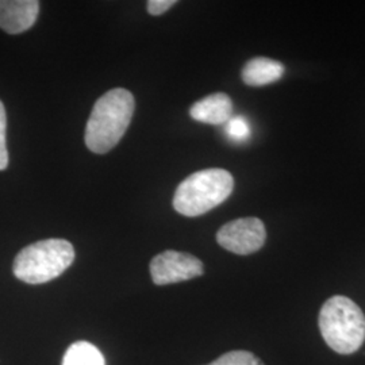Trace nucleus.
<instances>
[{"label":"nucleus","instance_id":"nucleus-6","mask_svg":"<svg viewBox=\"0 0 365 365\" xmlns=\"http://www.w3.org/2000/svg\"><path fill=\"white\" fill-rule=\"evenodd\" d=\"M203 262L195 256L176 250H167L150 261L152 280L157 286L187 282L202 276Z\"/></svg>","mask_w":365,"mask_h":365},{"label":"nucleus","instance_id":"nucleus-9","mask_svg":"<svg viewBox=\"0 0 365 365\" xmlns=\"http://www.w3.org/2000/svg\"><path fill=\"white\" fill-rule=\"evenodd\" d=\"M283 75L284 66L282 63L272 58L256 57L245 64L241 76L245 84L252 87H261L280 80Z\"/></svg>","mask_w":365,"mask_h":365},{"label":"nucleus","instance_id":"nucleus-13","mask_svg":"<svg viewBox=\"0 0 365 365\" xmlns=\"http://www.w3.org/2000/svg\"><path fill=\"white\" fill-rule=\"evenodd\" d=\"M6 129H7V117L6 108L0 101V170H4L9 167V152L6 143Z\"/></svg>","mask_w":365,"mask_h":365},{"label":"nucleus","instance_id":"nucleus-3","mask_svg":"<svg viewBox=\"0 0 365 365\" xmlns=\"http://www.w3.org/2000/svg\"><path fill=\"white\" fill-rule=\"evenodd\" d=\"M235 179L221 168L199 170L184 179L173 196V207L185 217H199L232 195Z\"/></svg>","mask_w":365,"mask_h":365},{"label":"nucleus","instance_id":"nucleus-5","mask_svg":"<svg viewBox=\"0 0 365 365\" xmlns=\"http://www.w3.org/2000/svg\"><path fill=\"white\" fill-rule=\"evenodd\" d=\"M265 226L259 218H241L223 225L217 233L222 248L241 256L252 255L265 244Z\"/></svg>","mask_w":365,"mask_h":365},{"label":"nucleus","instance_id":"nucleus-11","mask_svg":"<svg viewBox=\"0 0 365 365\" xmlns=\"http://www.w3.org/2000/svg\"><path fill=\"white\" fill-rule=\"evenodd\" d=\"M210 365H264L259 357L247 351L225 353Z\"/></svg>","mask_w":365,"mask_h":365},{"label":"nucleus","instance_id":"nucleus-14","mask_svg":"<svg viewBox=\"0 0 365 365\" xmlns=\"http://www.w3.org/2000/svg\"><path fill=\"white\" fill-rule=\"evenodd\" d=\"M175 4H176L175 0H149L148 1V13L158 16V15L167 13Z\"/></svg>","mask_w":365,"mask_h":365},{"label":"nucleus","instance_id":"nucleus-2","mask_svg":"<svg viewBox=\"0 0 365 365\" xmlns=\"http://www.w3.org/2000/svg\"><path fill=\"white\" fill-rule=\"evenodd\" d=\"M318 324L325 342L339 354L354 353L364 342V313L346 297L327 299L319 312Z\"/></svg>","mask_w":365,"mask_h":365},{"label":"nucleus","instance_id":"nucleus-7","mask_svg":"<svg viewBox=\"0 0 365 365\" xmlns=\"http://www.w3.org/2000/svg\"><path fill=\"white\" fill-rule=\"evenodd\" d=\"M37 0H0V27L9 34L29 30L37 21Z\"/></svg>","mask_w":365,"mask_h":365},{"label":"nucleus","instance_id":"nucleus-8","mask_svg":"<svg viewBox=\"0 0 365 365\" xmlns=\"http://www.w3.org/2000/svg\"><path fill=\"white\" fill-rule=\"evenodd\" d=\"M192 119L207 125H223L233 117V102L226 93H212L191 107Z\"/></svg>","mask_w":365,"mask_h":365},{"label":"nucleus","instance_id":"nucleus-12","mask_svg":"<svg viewBox=\"0 0 365 365\" xmlns=\"http://www.w3.org/2000/svg\"><path fill=\"white\" fill-rule=\"evenodd\" d=\"M226 134L235 143H242L250 135L248 120L244 117H232L226 123Z\"/></svg>","mask_w":365,"mask_h":365},{"label":"nucleus","instance_id":"nucleus-4","mask_svg":"<svg viewBox=\"0 0 365 365\" xmlns=\"http://www.w3.org/2000/svg\"><path fill=\"white\" fill-rule=\"evenodd\" d=\"M75 260L72 244L49 238L22 249L14 260V274L27 284H43L64 274Z\"/></svg>","mask_w":365,"mask_h":365},{"label":"nucleus","instance_id":"nucleus-1","mask_svg":"<svg viewBox=\"0 0 365 365\" xmlns=\"http://www.w3.org/2000/svg\"><path fill=\"white\" fill-rule=\"evenodd\" d=\"M135 102L130 91L115 88L106 92L92 108L86 128V145L96 153L105 155L117 146L130 125Z\"/></svg>","mask_w":365,"mask_h":365},{"label":"nucleus","instance_id":"nucleus-10","mask_svg":"<svg viewBox=\"0 0 365 365\" xmlns=\"http://www.w3.org/2000/svg\"><path fill=\"white\" fill-rule=\"evenodd\" d=\"M63 365H106L102 352L87 341H78L66 349Z\"/></svg>","mask_w":365,"mask_h":365}]
</instances>
